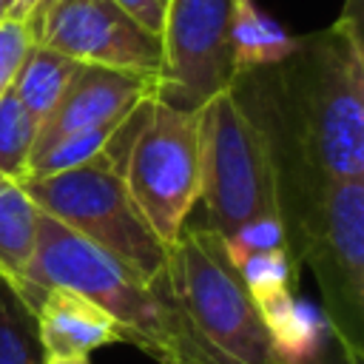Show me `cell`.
Returning a JSON list of instances; mask_svg holds the SVG:
<instances>
[{
  "mask_svg": "<svg viewBox=\"0 0 364 364\" xmlns=\"http://www.w3.org/2000/svg\"><path fill=\"white\" fill-rule=\"evenodd\" d=\"M230 94L270 142L279 205L310 185L364 176V46L355 11L296 37L279 63L239 74Z\"/></svg>",
  "mask_w": 364,
  "mask_h": 364,
  "instance_id": "cell-1",
  "label": "cell"
},
{
  "mask_svg": "<svg viewBox=\"0 0 364 364\" xmlns=\"http://www.w3.org/2000/svg\"><path fill=\"white\" fill-rule=\"evenodd\" d=\"M40 287H68L97 301L117 321L122 344L142 350L156 364H216L191 330L171 293L168 276L159 282L139 279L43 210L37 216L34 256L26 267L20 299L28 301Z\"/></svg>",
  "mask_w": 364,
  "mask_h": 364,
  "instance_id": "cell-2",
  "label": "cell"
},
{
  "mask_svg": "<svg viewBox=\"0 0 364 364\" xmlns=\"http://www.w3.org/2000/svg\"><path fill=\"white\" fill-rule=\"evenodd\" d=\"M290 262L316 276L324 324L350 364H364V176L282 199Z\"/></svg>",
  "mask_w": 364,
  "mask_h": 364,
  "instance_id": "cell-3",
  "label": "cell"
},
{
  "mask_svg": "<svg viewBox=\"0 0 364 364\" xmlns=\"http://www.w3.org/2000/svg\"><path fill=\"white\" fill-rule=\"evenodd\" d=\"M168 284L216 364H282L219 233L185 225L171 245Z\"/></svg>",
  "mask_w": 364,
  "mask_h": 364,
  "instance_id": "cell-4",
  "label": "cell"
},
{
  "mask_svg": "<svg viewBox=\"0 0 364 364\" xmlns=\"http://www.w3.org/2000/svg\"><path fill=\"white\" fill-rule=\"evenodd\" d=\"M202 139V228L230 236L236 228L264 216H282L279 171L270 142L256 119L228 91L199 108Z\"/></svg>",
  "mask_w": 364,
  "mask_h": 364,
  "instance_id": "cell-5",
  "label": "cell"
},
{
  "mask_svg": "<svg viewBox=\"0 0 364 364\" xmlns=\"http://www.w3.org/2000/svg\"><path fill=\"white\" fill-rule=\"evenodd\" d=\"M20 185L43 213L114 256L139 279L159 282L168 276L171 247H165L142 219L125 188L119 162L100 159Z\"/></svg>",
  "mask_w": 364,
  "mask_h": 364,
  "instance_id": "cell-6",
  "label": "cell"
},
{
  "mask_svg": "<svg viewBox=\"0 0 364 364\" xmlns=\"http://www.w3.org/2000/svg\"><path fill=\"white\" fill-rule=\"evenodd\" d=\"M125 188L156 239L171 247L188 225L202 191L199 111L145 102L122 162Z\"/></svg>",
  "mask_w": 364,
  "mask_h": 364,
  "instance_id": "cell-7",
  "label": "cell"
},
{
  "mask_svg": "<svg viewBox=\"0 0 364 364\" xmlns=\"http://www.w3.org/2000/svg\"><path fill=\"white\" fill-rule=\"evenodd\" d=\"M26 26L34 43L77 63L162 77V37L139 26L114 0H51Z\"/></svg>",
  "mask_w": 364,
  "mask_h": 364,
  "instance_id": "cell-8",
  "label": "cell"
},
{
  "mask_svg": "<svg viewBox=\"0 0 364 364\" xmlns=\"http://www.w3.org/2000/svg\"><path fill=\"white\" fill-rule=\"evenodd\" d=\"M236 0H168L162 31L165 65L159 100L199 111L236 80L230 60V23Z\"/></svg>",
  "mask_w": 364,
  "mask_h": 364,
  "instance_id": "cell-9",
  "label": "cell"
},
{
  "mask_svg": "<svg viewBox=\"0 0 364 364\" xmlns=\"http://www.w3.org/2000/svg\"><path fill=\"white\" fill-rule=\"evenodd\" d=\"M156 94H159V77L80 63L60 102L40 122L34 148L57 136H65L71 131L119 122L131 117L142 102L154 100Z\"/></svg>",
  "mask_w": 364,
  "mask_h": 364,
  "instance_id": "cell-10",
  "label": "cell"
},
{
  "mask_svg": "<svg viewBox=\"0 0 364 364\" xmlns=\"http://www.w3.org/2000/svg\"><path fill=\"white\" fill-rule=\"evenodd\" d=\"M43 355H91L100 347L119 344L117 321L91 299L68 287H40L28 296Z\"/></svg>",
  "mask_w": 364,
  "mask_h": 364,
  "instance_id": "cell-11",
  "label": "cell"
},
{
  "mask_svg": "<svg viewBox=\"0 0 364 364\" xmlns=\"http://www.w3.org/2000/svg\"><path fill=\"white\" fill-rule=\"evenodd\" d=\"M37 205L17 179L0 176V279L20 296L37 242Z\"/></svg>",
  "mask_w": 364,
  "mask_h": 364,
  "instance_id": "cell-12",
  "label": "cell"
},
{
  "mask_svg": "<svg viewBox=\"0 0 364 364\" xmlns=\"http://www.w3.org/2000/svg\"><path fill=\"white\" fill-rule=\"evenodd\" d=\"M77 65H80L77 60L43 46V43H34L26 51V57H23V63L11 80V91L26 105V111L37 122H43L54 111V105L60 102Z\"/></svg>",
  "mask_w": 364,
  "mask_h": 364,
  "instance_id": "cell-13",
  "label": "cell"
},
{
  "mask_svg": "<svg viewBox=\"0 0 364 364\" xmlns=\"http://www.w3.org/2000/svg\"><path fill=\"white\" fill-rule=\"evenodd\" d=\"M293 43L296 37H290L253 0H236V11L230 23V60L236 77L279 63L293 48Z\"/></svg>",
  "mask_w": 364,
  "mask_h": 364,
  "instance_id": "cell-14",
  "label": "cell"
},
{
  "mask_svg": "<svg viewBox=\"0 0 364 364\" xmlns=\"http://www.w3.org/2000/svg\"><path fill=\"white\" fill-rule=\"evenodd\" d=\"M40 122L26 111V105L14 97L11 85L0 97V173L23 182L28 171V159L37 142Z\"/></svg>",
  "mask_w": 364,
  "mask_h": 364,
  "instance_id": "cell-15",
  "label": "cell"
},
{
  "mask_svg": "<svg viewBox=\"0 0 364 364\" xmlns=\"http://www.w3.org/2000/svg\"><path fill=\"white\" fill-rule=\"evenodd\" d=\"M0 364H43L34 313L0 279Z\"/></svg>",
  "mask_w": 364,
  "mask_h": 364,
  "instance_id": "cell-16",
  "label": "cell"
},
{
  "mask_svg": "<svg viewBox=\"0 0 364 364\" xmlns=\"http://www.w3.org/2000/svg\"><path fill=\"white\" fill-rule=\"evenodd\" d=\"M293 262H290V253L287 247H279V250H267V253H253V256H245L236 262V270L253 299V304H259L262 299L267 296H276L282 290H290L293 284Z\"/></svg>",
  "mask_w": 364,
  "mask_h": 364,
  "instance_id": "cell-17",
  "label": "cell"
},
{
  "mask_svg": "<svg viewBox=\"0 0 364 364\" xmlns=\"http://www.w3.org/2000/svg\"><path fill=\"white\" fill-rule=\"evenodd\" d=\"M222 239H225V250H228L233 264L245 256H253V253L287 247V233H284L282 216H264V219L245 222L242 228H236L230 236H222Z\"/></svg>",
  "mask_w": 364,
  "mask_h": 364,
  "instance_id": "cell-18",
  "label": "cell"
},
{
  "mask_svg": "<svg viewBox=\"0 0 364 364\" xmlns=\"http://www.w3.org/2000/svg\"><path fill=\"white\" fill-rule=\"evenodd\" d=\"M31 46H34V37L26 23H17V20L0 23V97L9 91L23 57Z\"/></svg>",
  "mask_w": 364,
  "mask_h": 364,
  "instance_id": "cell-19",
  "label": "cell"
},
{
  "mask_svg": "<svg viewBox=\"0 0 364 364\" xmlns=\"http://www.w3.org/2000/svg\"><path fill=\"white\" fill-rule=\"evenodd\" d=\"M125 14H131L139 26L148 31L159 34L165 31V17H168V0H114Z\"/></svg>",
  "mask_w": 364,
  "mask_h": 364,
  "instance_id": "cell-20",
  "label": "cell"
},
{
  "mask_svg": "<svg viewBox=\"0 0 364 364\" xmlns=\"http://www.w3.org/2000/svg\"><path fill=\"white\" fill-rule=\"evenodd\" d=\"M46 3H51V0H6V17L9 20H17V23H26Z\"/></svg>",
  "mask_w": 364,
  "mask_h": 364,
  "instance_id": "cell-21",
  "label": "cell"
},
{
  "mask_svg": "<svg viewBox=\"0 0 364 364\" xmlns=\"http://www.w3.org/2000/svg\"><path fill=\"white\" fill-rule=\"evenodd\" d=\"M304 364H350V361L344 358V353L338 350V344H336L333 338H327L324 347H321L310 361H304Z\"/></svg>",
  "mask_w": 364,
  "mask_h": 364,
  "instance_id": "cell-22",
  "label": "cell"
},
{
  "mask_svg": "<svg viewBox=\"0 0 364 364\" xmlns=\"http://www.w3.org/2000/svg\"><path fill=\"white\" fill-rule=\"evenodd\" d=\"M43 364H91L88 355H43Z\"/></svg>",
  "mask_w": 364,
  "mask_h": 364,
  "instance_id": "cell-23",
  "label": "cell"
},
{
  "mask_svg": "<svg viewBox=\"0 0 364 364\" xmlns=\"http://www.w3.org/2000/svg\"><path fill=\"white\" fill-rule=\"evenodd\" d=\"M9 17H6V0H0V23H6Z\"/></svg>",
  "mask_w": 364,
  "mask_h": 364,
  "instance_id": "cell-24",
  "label": "cell"
}]
</instances>
